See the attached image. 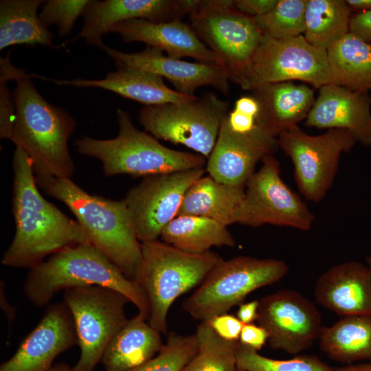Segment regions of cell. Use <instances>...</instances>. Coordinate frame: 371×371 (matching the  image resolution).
I'll use <instances>...</instances> for the list:
<instances>
[{"instance_id":"f6af8a7d","label":"cell","mask_w":371,"mask_h":371,"mask_svg":"<svg viewBox=\"0 0 371 371\" xmlns=\"http://www.w3.org/2000/svg\"><path fill=\"white\" fill-rule=\"evenodd\" d=\"M3 289L2 290V287L1 286V299H2L4 302L5 303L6 306H7V308L5 307H2L3 309L5 311V313L7 316V318L8 319V322L10 324H11L12 322L13 321V319H14V315H13L12 313H10V310L11 311H14V308L12 306H11L9 303L7 302V300L5 298V295L4 294V291H3Z\"/></svg>"},{"instance_id":"ee69618b","label":"cell","mask_w":371,"mask_h":371,"mask_svg":"<svg viewBox=\"0 0 371 371\" xmlns=\"http://www.w3.org/2000/svg\"><path fill=\"white\" fill-rule=\"evenodd\" d=\"M350 10H371V0H345Z\"/></svg>"},{"instance_id":"7bdbcfd3","label":"cell","mask_w":371,"mask_h":371,"mask_svg":"<svg viewBox=\"0 0 371 371\" xmlns=\"http://www.w3.org/2000/svg\"><path fill=\"white\" fill-rule=\"evenodd\" d=\"M337 371H371V362L348 364L335 368Z\"/></svg>"},{"instance_id":"8fae6325","label":"cell","mask_w":371,"mask_h":371,"mask_svg":"<svg viewBox=\"0 0 371 371\" xmlns=\"http://www.w3.org/2000/svg\"><path fill=\"white\" fill-rule=\"evenodd\" d=\"M63 302L72 315L80 350L73 370L93 371L111 340L126 324L129 300L113 289L93 285L65 290Z\"/></svg>"},{"instance_id":"7a4b0ae2","label":"cell","mask_w":371,"mask_h":371,"mask_svg":"<svg viewBox=\"0 0 371 371\" xmlns=\"http://www.w3.org/2000/svg\"><path fill=\"white\" fill-rule=\"evenodd\" d=\"M0 78L13 80L16 116L11 141L32 161L34 175L70 179L74 172L68 140L75 120L64 109L46 101L38 92L32 77L13 66L9 55L1 58Z\"/></svg>"},{"instance_id":"5b68a950","label":"cell","mask_w":371,"mask_h":371,"mask_svg":"<svg viewBox=\"0 0 371 371\" xmlns=\"http://www.w3.org/2000/svg\"><path fill=\"white\" fill-rule=\"evenodd\" d=\"M117 120L119 132L115 138L98 139L85 136L74 143L79 153L102 162L106 177H148L202 168L205 164L202 155L169 148L139 131L124 110L117 109Z\"/></svg>"},{"instance_id":"7dc6e473","label":"cell","mask_w":371,"mask_h":371,"mask_svg":"<svg viewBox=\"0 0 371 371\" xmlns=\"http://www.w3.org/2000/svg\"><path fill=\"white\" fill-rule=\"evenodd\" d=\"M366 260L367 266L368 267L371 272V257L370 256L366 257Z\"/></svg>"},{"instance_id":"277c9868","label":"cell","mask_w":371,"mask_h":371,"mask_svg":"<svg viewBox=\"0 0 371 371\" xmlns=\"http://www.w3.org/2000/svg\"><path fill=\"white\" fill-rule=\"evenodd\" d=\"M93 285L122 293L135 306L137 314L148 320L150 308L144 291L91 244L67 247L30 269L23 291L32 304L43 307L61 290Z\"/></svg>"},{"instance_id":"9a60e30c","label":"cell","mask_w":371,"mask_h":371,"mask_svg":"<svg viewBox=\"0 0 371 371\" xmlns=\"http://www.w3.org/2000/svg\"><path fill=\"white\" fill-rule=\"evenodd\" d=\"M256 321L267 331L272 348L291 355L310 348L322 328L315 305L299 292L289 289L260 298Z\"/></svg>"},{"instance_id":"f546056e","label":"cell","mask_w":371,"mask_h":371,"mask_svg":"<svg viewBox=\"0 0 371 371\" xmlns=\"http://www.w3.org/2000/svg\"><path fill=\"white\" fill-rule=\"evenodd\" d=\"M160 236L163 242L193 254L206 253L212 247L236 245L227 226L192 215L177 216L163 229Z\"/></svg>"},{"instance_id":"d6a6232c","label":"cell","mask_w":371,"mask_h":371,"mask_svg":"<svg viewBox=\"0 0 371 371\" xmlns=\"http://www.w3.org/2000/svg\"><path fill=\"white\" fill-rule=\"evenodd\" d=\"M307 0H278L265 14L253 17L263 36L282 39L304 34Z\"/></svg>"},{"instance_id":"f1b7e54d","label":"cell","mask_w":371,"mask_h":371,"mask_svg":"<svg viewBox=\"0 0 371 371\" xmlns=\"http://www.w3.org/2000/svg\"><path fill=\"white\" fill-rule=\"evenodd\" d=\"M43 0H1L0 1V50L14 45H41L55 47L53 34L37 14Z\"/></svg>"},{"instance_id":"44dd1931","label":"cell","mask_w":371,"mask_h":371,"mask_svg":"<svg viewBox=\"0 0 371 371\" xmlns=\"http://www.w3.org/2000/svg\"><path fill=\"white\" fill-rule=\"evenodd\" d=\"M314 295L317 304L339 315L371 317V272L357 261L336 265L319 277Z\"/></svg>"},{"instance_id":"1f68e13d","label":"cell","mask_w":371,"mask_h":371,"mask_svg":"<svg viewBox=\"0 0 371 371\" xmlns=\"http://www.w3.org/2000/svg\"><path fill=\"white\" fill-rule=\"evenodd\" d=\"M195 334L198 351L182 371H237L239 341L222 339L205 321L197 326Z\"/></svg>"},{"instance_id":"3957f363","label":"cell","mask_w":371,"mask_h":371,"mask_svg":"<svg viewBox=\"0 0 371 371\" xmlns=\"http://www.w3.org/2000/svg\"><path fill=\"white\" fill-rule=\"evenodd\" d=\"M35 179L45 194L68 207L87 232L91 245L133 280L142 259V243L124 200L90 194L68 178L35 175Z\"/></svg>"},{"instance_id":"60d3db41","label":"cell","mask_w":371,"mask_h":371,"mask_svg":"<svg viewBox=\"0 0 371 371\" xmlns=\"http://www.w3.org/2000/svg\"><path fill=\"white\" fill-rule=\"evenodd\" d=\"M349 32L370 43L371 41V10L361 11L351 16Z\"/></svg>"},{"instance_id":"8d00e7d4","label":"cell","mask_w":371,"mask_h":371,"mask_svg":"<svg viewBox=\"0 0 371 371\" xmlns=\"http://www.w3.org/2000/svg\"><path fill=\"white\" fill-rule=\"evenodd\" d=\"M16 116L13 97L6 86V81L0 79V137L11 139Z\"/></svg>"},{"instance_id":"4dcf8cb0","label":"cell","mask_w":371,"mask_h":371,"mask_svg":"<svg viewBox=\"0 0 371 371\" xmlns=\"http://www.w3.org/2000/svg\"><path fill=\"white\" fill-rule=\"evenodd\" d=\"M350 17L345 0H307L303 35L311 45L327 50L349 32Z\"/></svg>"},{"instance_id":"d590c367","label":"cell","mask_w":371,"mask_h":371,"mask_svg":"<svg viewBox=\"0 0 371 371\" xmlns=\"http://www.w3.org/2000/svg\"><path fill=\"white\" fill-rule=\"evenodd\" d=\"M90 0H48L43 5L39 17L47 27L56 25L60 36L70 34L75 22L83 15Z\"/></svg>"},{"instance_id":"603a6c76","label":"cell","mask_w":371,"mask_h":371,"mask_svg":"<svg viewBox=\"0 0 371 371\" xmlns=\"http://www.w3.org/2000/svg\"><path fill=\"white\" fill-rule=\"evenodd\" d=\"M117 69L100 80H53L58 85L98 87L114 92L146 106L188 101L195 96L181 94L169 88L163 78L153 73L115 62Z\"/></svg>"},{"instance_id":"e0dca14e","label":"cell","mask_w":371,"mask_h":371,"mask_svg":"<svg viewBox=\"0 0 371 371\" xmlns=\"http://www.w3.org/2000/svg\"><path fill=\"white\" fill-rule=\"evenodd\" d=\"M278 147L277 137L261 126L251 132L238 133L223 120L205 170L221 183L245 187L257 163L273 154Z\"/></svg>"},{"instance_id":"ab89813d","label":"cell","mask_w":371,"mask_h":371,"mask_svg":"<svg viewBox=\"0 0 371 371\" xmlns=\"http://www.w3.org/2000/svg\"><path fill=\"white\" fill-rule=\"evenodd\" d=\"M277 2L278 0H233V5L238 12L255 17L268 12Z\"/></svg>"},{"instance_id":"bcb514c9","label":"cell","mask_w":371,"mask_h":371,"mask_svg":"<svg viewBox=\"0 0 371 371\" xmlns=\"http://www.w3.org/2000/svg\"><path fill=\"white\" fill-rule=\"evenodd\" d=\"M48 371H74V370L67 363H59L53 366Z\"/></svg>"},{"instance_id":"83f0119b","label":"cell","mask_w":371,"mask_h":371,"mask_svg":"<svg viewBox=\"0 0 371 371\" xmlns=\"http://www.w3.org/2000/svg\"><path fill=\"white\" fill-rule=\"evenodd\" d=\"M321 350L341 363L371 362V317L346 316L319 335Z\"/></svg>"},{"instance_id":"ac0fdd59","label":"cell","mask_w":371,"mask_h":371,"mask_svg":"<svg viewBox=\"0 0 371 371\" xmlns=\"http://www.w3.org/2000/svg\"><path fill=\"white\" fill-rule=\"evenodd\" d=\"M114 62L136 67L165 78L175 91L188 96L201 87L210 86L223 94L229 91V78L221 66L188 62L164 55L163 51L147 46L135 52H123L106 46L104 49Z\"/></svg>"},{"instance_id":"7402d4cb","label":"cell","mask_w":371,"mask_h":371,"mask_svg":"<svg viewBox=\"0 0 371 371\" xmlns=\"http://www.w3.org/2000/svg\"><path fill=\"white\" fill-rule=\"evenodd\" d=\"M109 32L119 34L125 43H144L172 58L190 57L201 63L220 65L216 56L199 38L191 26L181 19L158 23L132 19L113 25Z\"/></svg>"},{"instance_id":"74e56055","label":"cell","mask_w":371,"mask_h":371,"mask_svg":"<svg viewBox=\"0 0 371 371\" xmlns=\"http://www.w3.org/2000/svg\"><path fill=\"white\" fill-rule=\"evenodd\" d=\"M205 322L220 337L229 341L239 340L244 325L236 316L227 313L216 315Z\"/></svg>"},{"instance_id":"4316f807","label":"cell","mask_w":371,"mask_h":371,"mask_svg":"<svg viewBox=\"0 0 371 371\" xmlns=\"http://www.w3.org/2000/svg\"><path fill=\"white\" fill-rule=\"evenodd\" d=\"M326 51L329 84L356 91L371 89V44L348 32Z\"/></svg>"},{"instance_id":"cb8c5ba5","label":"cell","mask_w":371,"mask_h":371,"mask_svg":"<svg viewBox=\"0 0 371 371\" xmlns=\"http://www.w3.org/2000/svg\"><path fill=\"white\" fill-rule=\"evenodd\" d=\"M260 104L259 124L275 137L308 116L315 100L309 86L282 82L251 91Z\"/></svg>"},{"instance_id":"30bf717a","label":"cell","mask_w":371,"mask_h":371,"mask_svg":"<svg viewBox=\"0 0 371 371\" xmlns=\"http://www.w3.org/2000/svg\"><path fill=\"white\" fill-rule=\"evenodd\" d=\"M292 80L317 89L330 82L327 51L311 45L303 34L282 39L263 36L237 84L251 91L264 85Z\"/></svg>"},{"instance_id":"c3c4849f","label":"cell","mask_w":371,"mask_h":371,"mask_svg":"<svg viewBox=\"0 0 371 371\" xmlns=\"http://www.w3.org/2000/svg\"><path fill=\"white\" fill-rule=\"evenodd\" d=\"M237 371H245V370H241V369H237Z\"/></svg>"},{"instance_id":"d6986e66","label":"cell","mask_w":371,"mask_h":371,"mask_svg":"<svg viewBox=\"0 0 371 371\" xmlns=\"http://www.w3.org/2000/svg\"><path fill=\"white\" fill-rule=\"evenodd\" d=\"M186 14H189L186 0H91L83 14V26L72 41L84 38L104 50L102 36L117 23L132 19L167 22Z\"/></svg>"},{"instance_id":"b9f144b4","label":"cell","mask_w":371,"mask_h":371,"mask_svg":"<svg viewBox=\"0 0 371 371\" xmlns=\"http://www.w3.org/2000/svg\"><path fill=\"white\" fill-rule=\"evenodd\" d=\"M259 308V300H252L239 305L236 317L244 324H251L257 319Z\"/></svg>"},{"instance_id":"8992f818","label":"cell","mask_w":371,"mask_h":371,"mask_svg":"<svg viewBox=\"0 0 371 371\" xmlns=\"http://www.w3.org/2000/svg\"><path fill=\"white\" fill-rule=\"evenodd\" d=\"M222 259L210 251L190 254L157 240L142 243V259L133 280L147 296L150 325L166 335L173 302L199 285Z\"/></svg>"},{"instance_id":"7c38bea8","label":"cell","mask_w":371,"mask_h":371,"mask_svg":"<svg viewBox=\"0 0 371 371\" xmlns=\"http://www.w3.org/2000/svg\"><path fill=\"white\" fill-rule=\"evenodd\" d=\"M245 185L243 198L232 216V223L250 227L265 224L308 231L315 217L300 196L280 176V163L269 155Z\"/></svg>"},{"instance_id":"d4e9b609","label":"cell","mask_w":371,"mask_h":371,"mask_svg":"<svg viewBox=\"0 0 371 371\" xmlns=\"http://www.w3.org/2000/svg\"><path fill=\"white\" fill-rule=\"evenodd\" d=\"M161 333L137 314L108 344L101 362L106 371H128L153 358L162 346Z\"/></svg>"},{"instance_id":"6da1fadb","label":"cell","mask_w":371,"mask_h":371,"mask_svg":"<svg viewBox=\"0 0 371 371\" xmlns=\"http://www.w3.org/2000/svg\"><path fill=\"white\" fill-rule=\"evenodd\" d=\"M14 238L1 264L32 269L67 247L91 244L87 232L40 193L28 155L16 148L13 155Z\"/></svg>"},{"instance_id":"9c48e42d","label":"cell","mask_w":371,"mask_h":371,"mask_svg":"<svg viewBox=\"0 0 371 371\" xmlns=\"http://www.w3.org/2000/svg\"><path fill=\"white\" fill-rule=\"evenodd\" d=\"M189 16L196 35L237 83L263 38L254 18L236 10L233 0H201Z\"/></svg>"},{"instance_id":"52a82bcc","label":"cell","mask_w":371,"mask_h":371,"mask_svg":"<svg viewBox=\"0 0 371 371\" xmlns=\"http://www.w3.org/2000/svg\"><path fill=\"white\" fill-rule=\"evenodd\" d=\"M289 269L284 261L275 258L222 259L184 300L183 308L194 319L207 321L240 305L255 290L278 282Z\"/></svg>"},{"instance_id":"5bb4252c","label":"cell","mask_w":371,"mask_h":371,"mask_svg":"<svg viewBox=\"0 0 371 371\" xmlns=\"http://www.w3.org/2000/svg\"><path fill=\"white\" fill-rule=\"evenodd\" d=\"M205 172L202 168L145 177L128 192L124 200L141 243L157 240L177 216L188 188Z\"/></svg>"},{"instance_id":"2e32d148","label":"cell","mask_w":371,"mask_h":371,"mask_svg":"<svg viewBox=\"0 0 371 371\" xmlns=\"http://www.w3.org/2000/svg\"><path fill=\"white\" fill-rule=\"evenodd\" d=\"M78 337L71 311L63 301L49 305L42 319L0 371H48L55 358L74 346Z\"/></svg>"},{"instance_id":"e575fe53","label":"cell","mask_w":371,"mask_h":371,"mask_svg":"<svg viewBox=\"0 0 371 371\" xmlns=\"http://www.w3.org/2000/svg\"><path fill=\"white\" fill-rule=\"evenodd\" d=\"M199 348L196 334H168L159 352L145 363L128 371H182L195 356Z\"/></svg>"},{"instance_id":"836d02e7","label":"cell","mask_w":371,"mask_h":371,"mask_svg":"<svg viewBox=\"0 0 371 371\" xmlns=\"http://www.w3.org/2000/svg\"><path fill=\"white\" fill-rule=\"evenodd\" d=\"M237 368L245 371H337L314 355L273 359L240 344L236 353Z\"/></svg>"},{"instance_id":"4fadbf2b","label":"cell","mask_w":371,"mask_h":371,"mask_svg":"<svg viewBox=\"0 0 371 371\" xmlns=\"http://www.w3.org/2000/svg\"><path fill=\"white\" fill-rule=\"evenodd\" d=\"M278 147L290 157L297 186L303 196L319 202L334 181L342 153L349 152L357 142L348 131L330 128L311 135L297 125L280 133Z\"/></svg>"},{"instance_id":"ffe728a7","label":"cell","mask_w":371,"mask_h":371,"mask_svg":"<svg viewBox=\"0 0 371 371\" xmlns=\"http://www.w3.org/2000/svg\"><path fill=\"white\" fill-rule=\"evenodd\" d=\"M371 97L368 91H356L327 84L319 93L306 118L305 126L348 131L357 142L371 146Z\"/></svg>"},{"instance_id":"484cf974","label":"cell","mask_w":371,"mask_h":371,"mask_svg":"<svg viewBox=\"0 0 371 371\" xmlns=\"http://www.w3.org/2000/svg\"><path fill=\"white\" fill-rule=\"evenodd\" d=\"M245 189L203 175L186 192L177 216H203L228 226L233 224V213L243 198Z\"/></svg>"},{"instance_id":"ba28073f","label":"cell","mask_w":371,"mask_h":371,"mask_svg":"<svg viewBox=\"0 0 371 371\" xmlns=\"http://www.w3.org/2000/svg\"><path fill=\"white\" fill-rule=\"evenodd\" d=\"M229 106L227 101L207 92L183 102L145 106L139 120L156 139L183 145L208 158Z\"/></svg>"},{"instance_id":"f35d334b","label":"cell","mask_w":371,"mask_h":371,"mask_svg":"<svg viewBox=\"0 0 371 371\" xmlns=\"http://www.w3.org/2000/svg\"><path fill=\"white\" fill-rule=\"evenodd\" d=\"M268 339L267 331L261 326L251 323L243 325L238 341L240 344L258 351Z\"/></svg>"}]
</instances>
